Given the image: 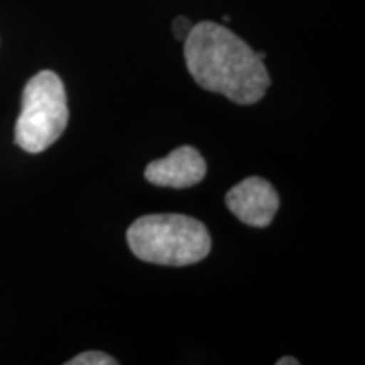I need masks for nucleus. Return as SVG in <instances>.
<instances>
[{
  "label": "nucleus",
  "instance_id": "f257e3e1",
  "mask_svg": "<svg viewBox=\"0 0 365 365\" xmlns=\"http://www.w3.org/2000/svg\"><path fill=\"white\" fill-rule=\"evenodd\" d=\"M190 75L202 88L220 93L239 105L257 103L271 85L264 66L266 53L250 46L217 22L193 26L185 39Z\"/></svg>",
  "mask_w": 365,
  "mask_h": 365
},
{
  "label": "nucleus",
  "instance_id": "f03ea898",
  "mask_svg": "<svg viewBox=\"0 0 365 365\" xmlns=\"http://www.w3.org/2000/svg\"><path fill=\"white\" fill-rule=\"evenodd\" d=\"M127 244L140 261L159 266H190L203 261L212 249L207 227L178 213L137 218L127 230Z\"/></svg>",
  "mask_w": 365,
  "mask_h": 365
},
{
  "label": "nucleus",
  "instance_id": "7ed1b4c3",
  "mask_svg": "<svg viewBox=\"0 0 365 365\" xmlns=\"http://www.w3.org/2000/svg\"><path fill=\"white\" fill-rule=\"evenodd\" d=\"M63 81L54 71H39L22 91V107L16 122V144L39 154L63 135L70 112Z\"/></svg>",
  "mask_w": 365,
  "mask_h": 365
},
{
  "label": "nucleus",
  "instance_id": "20e7f679",
  "mask_svg": "<svg viewBox=\"0 0 365 365\" xmlns=\"http://www.w3.org/2000/svg\"><path fill=\"white\" fill-rule=\"evenodd\" d=\"M228 210L250 227H267L279 208V195L271 182L252 176L240 181L225 196Z\"/></svg>",
  "mask_w": 365,
  "mask_h": 365
},
{
  "label": "nucleus",
  "instance_id": "39448f33",
  "mask_svg": "<svg viewBox=\"0 0 365 365\" xmlns=\"http://www.w3.org/2000/svg\"><path fill=\"white\" fill-rule=\"evenodd\" d=\"M207 175V163L191 145H181L168 154L166 158L156 159L145 168V180L156 186L168 188H190L198 185Z\"/></svg>",
  "mask_w": 365,
  "mask_h": 365
},
{
  "label": "nucleus",
  "instance_id": "423d86ee",
  "mask_svg": "<svg viewBox=\"0 0 365 365\" xmlns=\"http://www.w3.org/2000/svg\"><path fill=\"white\" fill-rule=\"evenodd\" d=\"M66 365H117V360L103 352L91 350V352L80 354L71 360H68Z\"/></svg>",
  "mask_w": 365,
  "mask_h": 365
},
{
  "label": "nucleus",
  "instance_id": "0eeeda50",
  "mask_svg": "<svg viewBox=\"0 0 365 365\" xmlns=\"http://www.w3.org/2000/svg\"><path fill=\"white\" fill-rule=\"evenodd\" d=\"M191 29H193V24H191L188 17L180 16L173 21V33H175V38L178 41H182V43H185V39L190 36Z\"/></svg>",
  "mask_w": 365,
  "mask_h": 365
},
{
  "label": "nucleus",
  "instance_id": "6e6552de",
  "mask_svg": "<svg viewBox=\"0 0 365 365\" xmlns=\"http://www.w3.org/2000/svg\"><path fill=\"white\" fill-rule=\"evenodd\" d=\"M276 364L277 365H298L299 362L294 357H282L281 360H277Z\"/></svg>",
  "mask_w": 365,
  "mask_h": 365
}]
</instances>
